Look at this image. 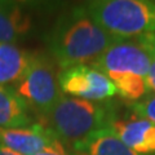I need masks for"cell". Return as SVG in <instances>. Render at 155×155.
Segmentation results:
<instances>
[{
    "label": "cell",
    "instance_id": "obj_1",
    "mask_svg": "<svg viewBox=\"0 0 155 155\" xmlns=\"http://www.w3.org/2000/svg\"><path fill=\"white\" fill-rule=\"evenodd\" d=\"M45 45L61 70L88 65L118 41L87 12L84 4L61 13L44 35Z\"/></svg>",
    "mask_w": 155,
    "mask_h": 155
},
{
    "label": "cell",
    "instance_id": "obj_2",
    "mask_svg": "<svg viewBox=\"0 0 155 155\" xmlns=\"http://www.w3.org/2000/svg\"><path fill=\"white\" fill-rule=\"evenodd\" d=\"M116 118V107L110 101L94 102L62 94L44 120L69 150L92 132L110 127Z\"/></svg>",
    "mask_w": 155,
    "mask_h": 155
},
{
    "label": "cell",
    "instance_id": "obj_3",
    "mask_svg": "<svg viewBox=\"0 0 155 155\" xmlns=\"http://www.w3.org/2000/svg\"><path fill=\"white\" fill-rule=\"evenodd\" d=\"M84 7L106 32L119 40L155 34V2L94 0Z\"/></svg>",
    "mask_w": 155,
    "mask_h": 155
},
{
    "label": "cell",
    "instance_id": "obj_4",
    "mask_svg": "<svg viewBox=\"0 0 155 155\" xmlns=\"http://www.w3.org/2000/svg\"><path fill=\"white\" fill-rule=\"evenodd\" d=\"M11 87L30 110L43 119L49 115L62 97L52 57L41 52H34L25 74Z\"/></svg>",
    "mask_w": 155,
    "mask_h": 155
},
{
    "label": "cell",
    "instance_id": "obj_5",
    "mask_svg": "<svg viewBox=\"0 0 155 155\" xmlns=\"http://www.w3.org/2000/svg\"><path fill=\"white\" fill-rule=\"evenodd\" d=\"M58 84L62 93L94 102L109 101L118 94L113 81L89 65H75L61 70Z\"/></svg>",
    "mask_w": 155,
    "mask_h": 155
},
{
    "label": "cell",
    "instance_id": "obj_6",
    "mask_svg": "<svg viewBox=\"0 0 155 155\" xmlns=\"http://www.w3.org/2000/svg\"><path fill=\"white\" fill-rule=\"evenodd\" d=\"M153 57L137 41L122 40L110 45L92 62V67L106 76L114 74H134L146 78Z\"/></svg>",
    "mask_w": 155,
    "mask_h": 155
},
{
    "label": "cell",
    "instance_id": "obj_7",
    "mask_svg": "<svg viewBox=\"0 0 155 155\" xmlns=\"http://www.w3.org/2000/svg\"><path fill=\"white\" fill-rule=\"evenodd\" d=\"M61 140L44 123L22 128H0V146L19 155H36Z\"/></svg>",
    "mask_w": 155,
    "mask_h": 155
},
{
    "label": "cell",
    "instance_id": "obj_8",
    "mask_svg": "<svg viewBox=\"0 0 155 155\" xmlns=\"http://www.w3.org/2000/svg\"><path fill=\"white\" fill-rule=\"evenodd\" d=\"M34 17L30 4L0 0V43L16 44L31 35Z\"/></svg>",
    "mask_w": 155,
    "mask_h": 155
},
{
    "label": "cell",
    "instance_id": "obj_9",
    "mask_svg": "<svg viewBox=\"0 0 155 155\" xmlns=\"http://www.w3.org/2000/svg\"><path fill=\"white\" fill-rule=\"evenodd\" d=\"M110 128L125 146L141 155H155V124L147 119L132 115L116 118Z\"/></svg>",
    "mask_w": 155,
    "mask_h": 155
},
{
    "label": "cell",
    "instance_id": "obj_10",
    "mask_svg": "<svg viewBox=\"0 0 155 155\" xmlns=\"http://www.w3.org/2000/svg\"><path fill=\"white\" fill-rule=\"evenodd\" d=\"M69 151L71 155H141L125 146L110 127L92 132Z\"/></svg>",
    "mask_w": 155,
    "mask_h": 155
},
{
    "label": "cell",
    "instance_id": "obj_11",
    "mask_svg": "<svg viewBox=\"0 0 155 155\" xmlns=\"http://www.w3.org/2000/svg\"><path fill=\"white\" fill-rule=\"evenodd\" d=\"M34 52L17 44L0 43V85L11 87L27 70Z\"/></svg>",
    "mask_w": 155,
    "mask_h": 155
},
{
    "label": "cell",
    "instance_id": "obj_12",
    "mask_svg": "<svg viewBox=\"0 0 155 155\" xmlns=\"http://www.w3.org/2000/svg\"><path fill=\"white\" fill-rule=\"evenodd\" d=\"M32 111L12 87L0 85V128H22L34 124Z\"/></svg>",
    "mask_w": 155,
    "mask_h": 155
},
{
    "label": "cell",
    "instance_id": "obj_13",
    "mask_svg": "<svg viewBox=\"0 0 155 155\" xmlns=\"http://www.w3.org/2000/svg\"><path fill=\"white\" fill-rule=\"evenodd\" d=\"M107 78L114 83L118 94L130 102H138L150 93L146 78L134 74H114Z\"/></svg>",
    "mask_w": 155,
    "mask_h": 155
},
{
    "label": "cell",
    "instance_id": "obj_14",
    "mask_svg": "<svg viewBox=\"0 0 155 155\" xmlns=\"http://www.w3.org/2000/svg\"><path fill=\"white\" fill-rule=\"evenodd\" d=\"M130 111L138 118L147 119L155 124V94H149L143 100L129 106Z\"/></svg>",
    "mask_w": 155,
    "mask_h": 155
},
{
    "label": "cell",
    "instance_id": "obj_15",
    "mask_svg": "<svg viewBox=\"0 0 155 155\" xmlns=\"http://www.w3.org/2000/svg\"><path fill=\"white\" fill-rule=\"evenodd\" d=\"M136 41L153 57V60H155V34H147V35L140 36L136 39Z\"/></svg>",
    "mask_w": 155,
    "mask_h": 155
},
{
    "label": "cell",
    "instance_id": "obj_16",
    "mask_svg": "<svg viewBox=\"0 0 155 155\" xmlns=\"http://www.w3.org/2000/svg\"><path fill=\"white\" fill-rule=\"evenodd\" d=\"M36 155H71V154H70V151L67 150V147L65 146V145L60 141V142H57L56 145H53V146L45 149L44 151L39 153Z\"/></svg>",
    "mask_w": 155,
    "mask_h": 155
},
{
    "label": "cell",
    "instance_id": "obj_17",
    "mask_svg": "<svg viewBox=\"0 0 155 155\" xmlns=\"http://www.w3.org/2000/svg\"><path fill=\"white\" fill-rule=\"evenodd\" d=\"M146 81H147V84H149L150 91H154L155 92V60H153V62H151V66H150L149 74L146 76Z\"/></svg>",
    "mask_w": 155,
    "mask_h": 155
},
{
    "label": "cell",
    "instance_id": "obj_18",
    "mask_svg": "<svg viewBox=\"0 0 155 155\" xmlns=\"http://www.w3.org/2000/svg\"><path fill=\"white\" fill-rule=\"evenodd\" d=\"M0 155H19V154L14 153V151H12V150H9V149L0 146Z\"/></svg>",
    "mask_w": 155,
    "mask_h": 155
}]
</instances>
